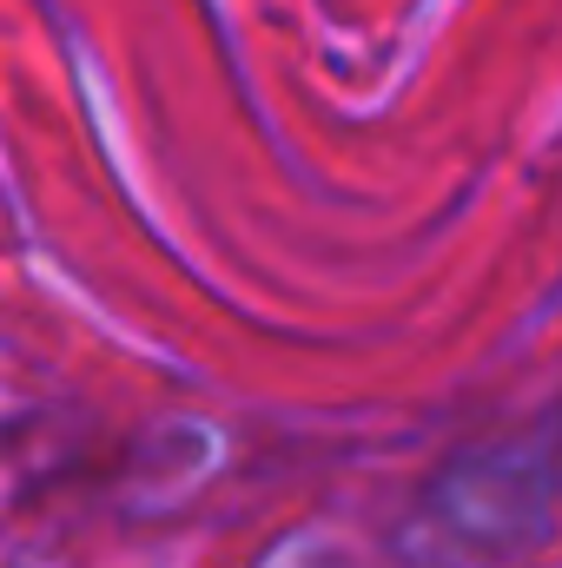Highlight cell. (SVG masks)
I'll return each instance as SVG.
<instances>
[{"label": "cell", "mask_w": 562, "mask_h": 568, "mask_svg": "<svg viewBox=\"0 0 562 568\" xmlns=\"http://www.w3.org/2000/svg\"><path fill=\"white\" fill-rule=\"evenodd\" d=\"M423 503L463 549L516 556V549L543 542L556 489H550V469L523 449H463L436 469Z\"/></svg>", "instance_id": "6da1fadb"}]
</instances>
